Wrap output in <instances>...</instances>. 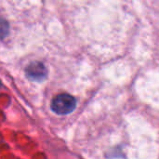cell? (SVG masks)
<instances>
[{
  "instance_id": "obj_1",
  "label": "cell",
  "mask_w": 159,
  "mask_h": 159,
  "mask_svg": "<svg viewBox=\"0 0 159 159\" xmlns=\"http://www.w3.org/2000/svg\"><path fill=\"white\" fill-rule=\"evenodd\" d=\"M51 110L59 116H66L73 113L76 107V100L70 94L62 93L53 98Z\"/></svg>"
},
{
  "instance_id": "obj_2",
  "label": "cell",
  "mask_w": 159,
  "mask_h": 159,
  "mask_svg": "<svg viewBox=\"0 0 159 159\" xmlns=\"http://www.w3.org/2000/svg\"><path fill=\"white\" fill-rule=\"evenodd\" d=\"M48 75V68L41 61H32L25 68V75L30 81L43 82Z\"/></svg>"
},
{
  "instance_id": "obj_3",
  "label": "cell",
  "mask_w": 159,
  "mask_h": 159,
  "mask_svg": "<svg viewBox=\"0 0 159 159\" xmlns=\"http://www.w3.org/2000/svg\"><path fill=\"white\" fill-rule=\"evenodd\" d=\"M9 34V23L7 20L0 18V40L6 38Z\"/></svg>"
},
{
  "instance_id": "obj_4",
  "label": "cell",
  "mask_w": 159,
  "mask_h": 159,
  "mask_svg": "<svg viewBox=\"0 0 159 159\" xmlns=\"http://www.w3.org/2000/svg\"><path fill=\"white\" fill-rule=\"evenodd\" d=\"M0 87H1V82H0Z\"/></svg>"
}]
</instances>
